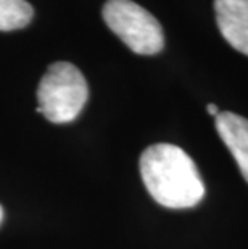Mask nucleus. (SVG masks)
<instances>
[{
	"instance_id": "1",
	"label": "nucleus",
	"mask_w": 248,
	"mask_h": 249,
	"mask_svg": "<svg viewBox=\"0 0 248 249\" xmlns=\"http://www.w3.org/2000/svg\"><path fill=\"white\" fill-rule=\"evenodd\" d=\"M140 176L150 196L168 209L195 208L205 198L197 166L182 148L156 143L140 156Z\"/></svg>"
},
{
	"instance_id": "2",
	"label": "nucleus",
	"mask_w": 248,
	"mask_h": 249,
	"mask_svg": "<svg viewBox=\"0 0 248 249\" xmlns=\"http://www.w3.org/2000/svg\"><path fill=\"white\" fill-rule=\"evenodd\" d=\"M89 98L86 77L75 65L58 61L49 66L38 89V113L54 124L75 121Z\"/></svg>"
},
{
	"instance_id": "3",
	"label": "nucleus",
	"mask_w": 248,
	"mask_h": 249,
	"mask_svg": "<svg viewBox=\"0 0 248 249\" xmlns=\"http://www.w3.org/2000/svg\"><path fill=\"white\" fill-rule=\"evenodd\" d=\"M103 19L112 33L137 55H156L165 47L161 24L144 7L133 0H108Z\"/></svg>"
},
{
	"instance_id": "4",
	"label": "nucleus",
	"mask_w": 248,
	"mask_h": 249,
	"mask_svg": "<svg viewBox=\"0 0 248 249\" xmlns=\"http://www.w3.org/2000/svg\"><path fill=\"white\" fill-rule=\"evenodd\" d=\"M214 12L221 36L248 56V0H214Z\"/></svg>"
},
{
	"instance_id": "5",
	"label": "nucleus",
	"mask_w": 248,
	"mask_h": 249,
	"mask_svg": "<svg viewBox=\"0 0 248 249\" xmlns=\"http://www.w3.org/2000/svg\"><path fill=\"white\" fill-rule=\"evenodd\" d=\"M216 130L248 182V119L232 111H219Z\"/></svg>"
},
{
	"instance_id": "6",
	"label": "nucleus",
	"mask_w": 248,
	"mask_h": 249,
	"mask_svg": "<svg viewBox=\"0 0 248 249\" xmlns=\"http://www.w3.org/2000/svg\"><path fill=\"white\" fill-rule=\"evenodd\" d=\"M34 17L33 7L26 0H0V31L26 28Z\"/></svg>"
},
{
	"instance_id": "7",
	"label": "nucleus",
	"mask_w": 248,
	"mask_h": 249,
	"mask_svg": "<svg viewBox=\"0 0 248 249\" xmlns=\"http://www.w3.org/2000/svg\"><path fill=\"white\" fill-rule=\"evenodd\" d=\"M207 111H208V113H210L211 116H214V118H216V116H218V114H219V108H218V107H216V105H214V103H210V105H208V107H207Z\"/></svg>"
},
{
	"instance_id": "8",
	"label": "nucleus",
	"mask_w": 248,
	"mask_h": 249,
	"mask_svg": "<svg viewBox=\"0 0 248 249\" xmlns=\"http://www.w3.org/2000/svg\"><path fill=\"white\" fill-rule=\"evenodd\" d=\"M2 217H3V209H2V206H0V222H2Z\"/></svg>"
}]
</instances>
